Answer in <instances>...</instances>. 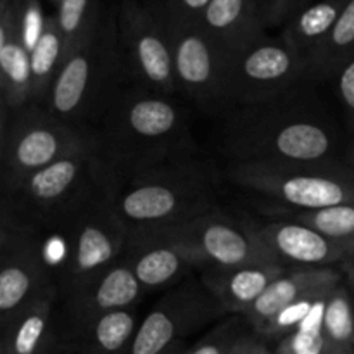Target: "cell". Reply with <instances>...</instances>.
I'll list each match as a JSON object with an SVG mask.
<instances>
[{"label": "cell", "instance_id": "35", "mask_svg": "<svg viewBox=\"0 0 354 354\" xmlns=\"http://www.w3.org/2000/svg\"><path fill=\"white\" fill-rule=\"evenodd\" d=\"M258 341H259L258 337H252V335L245 334L244 337H242L241 341H239V344L235 346V349L230 354H249V353H251V349L254 348V344Z\"/></svg>", "mask_w": 354, "mask_h": 354}, {"label": "cell", "instance_id": "17", "mask_svg": "<svg viewBox=\"0 0 354 354\" xmlns=\"http://www.w3.org/2000/svg\"><path fill=\"white\" fill-rule=\"evenodd\" d=\"M254 227L270 254L283 268H334L354 258V252L344 245L297 220L277 218Z\"/></svg>", "mask_w": 354, "mask_h": 354}, {"label": "cell", "instance_id": "11", "mask_svg": "<svg viewBox=\"0 0 354 354\" xmlns=\"http://www.w3.org/2000/svg\"><path fill=\"white\" fill-rule=\"evenodd\" d=\"M41 234L2 216L0 324L55 286Z\"/></svg>", "mask_w": 354, "mask_h": 354}, {"label": "cell", "instance_id": "41", "mask_svg": "<svg viewBox=\"0 0 354 354\" xmlns=\"http://www.w3.org/2000/svg\"><path fill=\"white\" fill-rule=\"evenodd\" d=\"M353 159H354V151H353Z\"/></svg>", "mask_w": 354, "mask_h": 354}, {"label": "cell", "instance_id": "1", "mask_svg": "<svg viewBox=\"0 0 354 354\" xmlns=\"http://www.w3.org/2000/svg\"><path fill=\"white\" fill-rule=\"evenodd\" d=\"M99 154L118 183L135 173L185 158L189 124L173 97L135 85L118 88L99 116Z\"/></svg>", "mask_w": 354, "mask_h": 354}, {"label": "cell", "instance_id": "6", "mask_svg": "<svg viewBox=\"0 0 354 354\" xmlns=\"http://www.w3.org/2000/svg\"><path fill=\"white\" fill-rule=\"evenodd\" d=\"M228 182L292 211L354 204V168L315 162H228Z\"/></svg>", "mask_w": 354, "mask_h": 354}, {"label": "cell", "instance_id": "19", "mask_svg": "<svg viewBox=\"0 0 354 354\" xmlns=\"http://www.w3.org/2000/svg\"><path fill=\"white\" fill-rule=\"evenodd\" d=\"M344 280L342 270L335 268H287L277 277L259 299L242 315L258 335L286 308L310 296L327 292Z\"/></svg>", "mask_w": 354, "mask_h": 354}, {"label": "cell", "instance_id": "3", "mask_svg": "<svg viewBox=\"0 0 354 354\" xmlns=\"http://www.w3.org/2000/svg\"><path fill=\"white\" fill-rule=\"evenodd\" d=\"M216 199L214 176L187 156L135 173L113 196L128 232L180 227L216 209Z\"/></svg>", "mask_w": 354, "mask_h": 354}, {"label": "cell", "instance_id": "42", "mask_svg": "<svg viewBox=\"0 0 354 354\" xmlns=\"http://www.w3.org/2000/svg\"><path fill=\"white\" fill-rule=\"evenodd\" d=\"M268 354H273V353H268Z\"/></svg>", "mask_w": 354, "mask_h": 354}, {"label": "cell", "instance_id": "32", "mask_svg": "<svg viewBox=\"0 0 354 354\" xmlns=\"http://www.w3.org/2000/svg\"><path fill=\"white\" fill-rule=\"evenodd\" d=\"M211 0H165L166 19L175 23H201Z\"/></svg>", "mask_w": 354, "mask_h": 354}, {"label": "cell", "instance_id": "5", "mask_svg": "<svg viewBox=\"0 0 354 354\" xmlns=\"http://www.w3.org/2000/svg\"><path fill=\"white\" fill-rule=\"evenodd\" d=\"M123 69L116 17L107 14L88 40L66 55L45 109L66 123L88 128L86 121L93 116L99 120L118 90L114 80Z\"/></svg>", "mask_w": 354, "mask_h": 354}, {"label": "cell", "instance_id": "28", "mask_svg": "<svg viewBox=\"0 0 354 354\" xmlns=\"http://www.w3.org/2000/svg\"><path fill=\"white\" fill-rule=\"evenodd\" d=\"M55 17L64 40V59L88 40L102 19L95 0H61Z\"/></svg>", "mask_w": 354, "mask_h": 354}, {"label": "cell", "instance_id": "21", "mask_svg": "<svg viewBox=\"0 0 354 354\" xmlns=\"http://www.w3.org/2000/svg\"><path fill=\"white\" fill-rule=\"evenodd\" d=\"M201 26L227 57L266 35V21L256 0H211Z\"/></svg>", "mask_w": 354, "mask_h": 354}, {"label": "cell", "instance_id": "20", "mask_svg": "<svg viewBox=\"0 0 354 354\" xmlns=\"http://www.w3.org/2000/svg\"><path fill=\"white\" fill-rule=\"evenodd\" d=\"M57 286L45 290L41 296L21 308L9 320L2 322L0 354H47L57 351Z\"/></svg>", "mask_w": 354, "mask_h": 354}, {"label": "cell", "instance_id": "39", "mask_svg": "<svg viewBox=\"0 0 354 354\" xmlns=\"http://www.w3.org/2000/svg\"><path fill=\"white\" fill-rule=\"evenodd\" d=\"M50 2H54V3H55V6H57V3H59V2H61V0H50Z\"/></svg>", "mask_w": 354, "mask_h": 354}, {"label": "cell", "instance_id": "13", "mask_svg": "<svg viewBox=\"0 0 354 354\" xmlns=\"http://www.w3.org/2000/svg\"><path fill=\"white\" fill-rule=\"evenodd\" d=\"M166 24L171 38L178 90L206 109H225V76L228 64L225 52L199 23H175L166 19Z\"/></svg>", "mask_w": 354, "mask_h": 354}, {"label": "cell", "instance_id": "25", "mask_svg": "<svg viewBox=\"0 0 354 354\" xmlns=\"http://www.w3.org/2000/svg\"><path fill=\"white\" fill-rule=\"evenodd\" d=\"M62 61H64V40L54 14L45 17L44 30L30 52L31 86H33L31 104L45 107Z\"/></svg>", "mask_w": 354, "mask_h": 354}, {"label": "cell", "instance_id": "2", "mask_svg": "<svg viewBox=\"0 0 354 354\" xmlns=\"http://www.w3.org/2000/svg\"><path fill=\"white\" fill-rule=\"evenodd\" d=\"M335 145L337 135L320 107L290 92L232 107L220 152L230 162H315L334 159Z\"/></svg>", "mask_w": 354, "mask_h": 354}, {"label": "cell", "instance_id": "33", "mask_svg": "<svg viewBox=\"0 0 354 354\" xmlns=\"http://www.w3.org/2000/svg\"><path fill=\"white\" fill-rule=\"evenodd\" d=\"M334 76L337 78L335 85H337L339 99L354 120V55L337 69Z\"/></svg>", "mask_w": 354, "mask_h": 354}, {"label": "cell", "instance_id": "26", "mask_svg": "<svg viewBox=\"0 0 354 354\" xmlns=\"http://www.w3.org/2000/svg\"><path fill=\"white\" fill-rule=\"evenodd\" d=\"M325 354H354V296L346 280L330 290L322 317Z\"/></svg>", "mask_w": 354, "mask_h": 354}, {"label": "cell", "instance_id": "30", "mask_svg": "<svg viewBox=\"0 0 354 354\" xmlns=\"http://www.w3.org/2000/svg\"><path fill=\"white\" fill-rule=\"evenodd\" d=\"M327 297L318 304L317 310L311 313V317L308 318L303 327L283 335L277 342L273 354H325V342L324 335H322V317H324Z\"/></svg>", "mask_w": 354, "mask_h": 354}, {"label": "cell", "instance_id": "8", "mask_svg": "<svg viewBox=\"0 0 354 354\" xmlns=\"http://www.w3.org/2000/svg\"><path fill=\"white\" fill-rule=\"evenodd\" d=\"M116 189L90 199L61 230L62 254L55 286L59 296L75 292L120 261L128 242V227L114 207Z\"/></svg>", "mask_w": 354, "mask_h": 354}, {"label": "cell", "instance_id": "31", "mask_svg": "<svg viewBox=\"0 0 354 354\" xmlns=\"http://www.w3.org/2000/svg\"><path fill=\"white\" fill-rule=\"evenodd\" d=\"M244 335L237 318H228L201 339L194 348L187 349L185 354H230Z\"/></svg>", "mask_w": 354, "mask_h": 354}, {"label": "cell", "instance_id": "14", "mask_svg": "<svg viewBox=\"0 0 354 354\" xmlns=\"http://www.w3.org/2000/svg\"><path fill=\"white\" fill-rule=\"evenodd\" d=\"M168 230L199 252L206 268L279 265L259 239L254 225L216 209Z\"/></svg>", "mask_w": 354, "mask_h": 354}, {"label": "cell", "instance_id": "29", "mask_svg": "<svg viewBox=\"0 0 354 354\" xmlns=\"http://www.w3.org/2000/svg\"><path fill=\"white\" fill-rule=\"evenodd\" d=\"M287 218L310 225L325 237L354 252V204L317 211H292Z\"/></svg>", "mask_w": 354, "mask_h": 354}, {"label": "cell", "instance_id": "37", "mask_svg": "<svg viewBox=\"0 0 354 354\" xmlns=\"http://www.w3.org/2000/svg\"><path fill=\"white\" fill-rule=\"evenodd\" d=\"M187 348L183 346V342H176V344L169 346V348H166L165 351L158 353V354H185Z\"/></svg>", "mask_w": 354, "mask_h": 354}, {"label": "cell", "instance_id": "38", "mask_svg": "<svg viewBox=\"0 0 354 354\" xmlns=\"http://www.w3.org/2000/svg\"><path fill=\"white\" fill-rule=\"evenodd\" d=\"M256 2H258L259 7H261L263 14H265V21H266V16H268V10H270V7H272L273 0H256Z\"/></svg>", "mask_w": 354, "mask_h": 354}, {"label": "cell", "instance_id": "18", "mask_svg": "<svg viewBox=\"0 0 354 354\" xmlns=\"http://www.w3.org/2000/svg\"><path fill=\"white\" fill-rule=\"evenodd\" d=\"M0 93L2 111L16 113L33 102L30 48L23 38L21 0L0 2Z\"/></svg>", "mask_w": 354, "mask_h": 354}, {"label": "cell", "instance_id": "24", "mask_svg": "<svg viewBox=\"0 0 354 354\" xmlns=\"http://www.w3.org/2000/svg\"><path fill=\"white\" fill-rule=\"evenodd\" d=\"M348 2L349 0H320V2L308 3L283 24L280 37L306 62L308 73H310L311 61L327 40L328 33Z\"/></svg>", "mask_w": 354, "mask_h": 354}, {"label": "cell", "instance_id": "15", "mask_svg": "<svg viewBox=\"0 0 354 354\" xmlns=\"http://www.w3.org/2000/svg\"><path fill=\"white\" fill-rule=\"evenodd\" d=\"M123 259L144 290L165 289L192 270L206 268L199 252L169 230L128 232Z\"/></svg>", "mask_w": 354, "mask_h": 354}, {"label": "cell", "instance_id": "23", "mask_svg": "<svg viewBox=\"0 0 354 354\" xmlns=\"http://www.w3.org/2000/svg\"><path fill=\"white\" fill-rule=\"evenodd\" d=\"M135 308L116 310L59 335V348L76 354H128L138 330Z\"/></svg>", "mask_w": 354, "mask_h": 354}, {"label": "cell", "instance_id": "12", "mask_svg": "<svg viewBox=\"0 0 354 354\" xmlns=\"http://www.w3.org/2000/svg\"><path fill=\"white\" fill-rule=\"evenodd\" d=\"M225 311L203 283L185 282L169 290L138 325L128 354H158Z\"/></svg>", "mask_w": 354, "mask_h": 354}, {"label": "cell", "instance_id": "34", "mask_svg": "<svg viewBox=\"0 0 354 354\" xmlns=\"http://www.w3.org/2000/svg\"><path fill=\"white\" fill-rule=\"evenodd\" d=\"M310 3V0H273L266 16V26H283L292 16Z\"/></svg>", "mask_w": 354, "mask_h": 354}, {"label": "cell", "instance_id": "36", "mask_svg": "<svg viewBox=\"0 0 354 354\" xmlns=\"http://www.w3.org/2000/svg\"><path fill=\"white\" fill-rule=\"evenodd\" d=\"M341 270H342V273H344L346 283H348L349 290H351L353 296H354V258L349 259V261H346L344 265L341 266Z\"/></svg>", "mask_w": 354, "mask_h": 354}, {"label": "cell", "instance_id": "7", "mask_svg": "<svg viewBox=\"0 0 354 354\" xmlns=\"http://www.w3.org/2000/svg\"><path fill=\"white\" fill-rule=\"evenodd\" d=\"M99 149L95 131L66 123L44 106L2 111V190L68 156Z\"/></svg>", "mask_w": 354, "mask_h": 354}, {"label": "cell", "instance_id": "40", "mask_svg": "<svg viewBox=\"0 0 354 354\" xmlns=\"http://www.w3.org/2000/svg\"><path fill=\"white\" fill-rule=\"evenodd\" d=\"M47 354H55V351H52V353H47Z\"/></svg>", "mask_w": 354, "mask_h": 354}, {"label": "cell", "instance_id": "27", "mask_svg": "<svg viewBox=\"0 0 354 354\" xmlns=\"http://www.w3.org/2000/svg\"><path fill=\"white\" fill-rule=\"evenodd\" d=\"M354 55V0H349L310 64V78L325 80Z\"/></svg>", "mask_w": 354, "mask_h": 354}, {"label": "cell", "instance_id": "4", "mask_svg": "<svg viewBox=\"0 0 354 354\" xmlns=\"http://www.w3.org/2000/svg\"><path fill=\"white\" fill-rule=\"evenodd\" d=\"M118 187L99 149L68 156L2 190V216L38 234H55L97 194Z\"/></svg>", "mask_w": 354, "mask_h": 354}, {"label": "cell", "instance_id": "16", "mask_svg": "<svg viewBox=\"0 0 354 354\" xmlns=\"http://www.w3.org/2000/svg\"><path fill=\"white\" fill-rule=\"evenodd\" d=\"M142 292L144 289L131 272L130 265L121 258L75 292L61 297L57 334L71 330L111 311L135 308Z\"/></svg>", "mask_w": 354, "mask_h": 354}, {"label": "cell", "instance_id": "9", "mask_svg": "<svg viewBox=\"0 0 354 354\" xmlns=\"http://www.w3.org/2000/svg\"><path fill=\"white\" fill-rule=\"evenodd\" d=\"M308 78L306 62L282 37L263 35L228 57L225 109L279 99Z\"/></svg>", "mask_w": 354, "mask_h": 354}, {"label": "cell", "instance_id": "10", "mask_svg": "<svg viewBox=\"0 0 354 354\" xmlns=\"http://www.w3.org/2000/svg\"><path fill=\"white\" fill-rule=\"evenodd\" d=\"M123 68L135 83L151 92L173 97L178 90L173 48L162 10L137 0H124L116 17Z\"/></svg>", "mask_w": 354, "mask_h": 354}, {"label": "cell", "instance_id": "22", "mask_svg": "<svg viewBox=\"0 0 354 354\" xmlns=\"http://www.w3.org/2000/svg\"><path fill=\"white\" fill-rule=\"evenodd\" d=\"M287 268L280 265H248L235 268H204L201 283L213 294L225 313L244 315L270 283Z\"/></svg>", "mask_w": 354, "mask_h": 354}]
</instances>
